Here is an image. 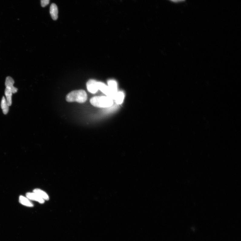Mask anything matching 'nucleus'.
Here are the masks:
<instances>
[{
  "label": "nucleus",
  "mask_w": 241,
  "mask_h": 241,
  "mask_svg": "<svg viewBox=\"0 0 241 241\" xmlns=\"http://www.w3.org/2000/svg\"><path fill=\"white\" fill-rule=\"evenodd\" d=\"M97 87L98 90H99L103 93L107 95L112 99H113L112 94L108 87L105 84L101 82H97Z\"/></svg>",
  "instance_id": "obj_4"
},
{
  "label": "nucleus",
  "mask_w": 241,
  "mask_h": 241,
  "mask_svg": "<svg viewBox=\"0 0 241 241\" xmlns=\"http://www.w3.org/2000/svg\"><path fill=\"white\" fill-rule=\"evenodd\" d=\"M50 0H41V5L43 7H45L49 4Z\"/></svg>",
  "instance_id": "obj_14"
},
{
  "label": "nucleus",
  "mask_w": 241,
  "mask_h": 241,
  "mask_svg": "<svg viewBox=\"0 0 241 241\" xmlns=\"http://www.w3.org/2000/svg\"><path fill=\"white\" fill-rule=\"evenodd\" d=\"M108 87L111 92L113 97V99H115V97L117 92V84L115 81L110 80L108 82Z\"/></svg>",
  "instance_id": "obj_8"
},
{
  "label": "nucleus",
  "mask_w": 241,
  "mask_h": 241,
  "mask_svg": "<svg viewBox=\"0 0 241 241\" xmlns=\"http://www.w3.org/2000/svg\"><path fill=\"white\" fill-rule=\"evenodd\" d=\"M170 1H172V2H177L185 1V0H170Z\"/></svg>",
  "instance_id": "obj_15"
},
{
  "label": "nucleus",
  "mask_w": 241,
  "mask_h": 241,
  "mask_svg": "<svg viewBox=\"0 0 241 241\" xmlns=\"http://www.w3.org/2000/svg\"><path fill=\"white\" fill-rule=\"evenodd\" d=\"M87 87L88 91L92 94L96 93L99 90L97 87V82L92 79L87 82Z\"/></svg>",
  "instance_id": "obj_3"
},
{
  "label": "nucleus",
  "mask_w": 241,
  "mask_h": 241,
  "mask_svg": "<svg viewBox=\"0 0 241 241\" xmlns=\"http://www.w3.org/2000/svg\"><path fill=\"white\" fill-rule=\"evenodd\" d=\"M19 202L20 203L27 207H32L34 205L29 199L25 196H21L19 197Z\"/></svg>",
  "instance_id": "obj_11"
},
{
  "label": "nucleus",
  "mask_w": 241,
  "mask_h": 241,
  "mask_svg": "<svg viewBox=\"0 0 241 241\" xmlns=\"http://www.w3.org/2000/svg\"><path fill=\"white\" fill-rule=\"evenodd\" d=\"M15 83L13 79L10 77H8L6 78L5 85L6 87H8L11 88L13 94H15L17 92L18 89L14 87V84Z\"/></svg>",
  "instance_id": "obj_6"
},
{
  "label": "nucleus",
  "mask_w": 241,
  "mask_h": 241,
  "mask_svg": "<svg viewBox=\"0 0 241 241\" xmlns=\"http://www.w3.org/2000/svg\"><path fill=\"white\" fill-rule=\"evenodd\" d=\"M124 98V94L122 92H117L116 95L115 99L116 102L118 104H121Z\"/></svg>",
  "instance_id": "obj_13"
},
{
  "label": "nucleus",
  "mask_w": 241,
  "mask_h": 241,
  "mask_svg": "<svg viewBox=\"0 0 241 241\" xmlns=\"http://www.w3.org/2000/svg\"><path fill=\"white\" fill-rule=\"evenodd\" d=\"M87 96L85 91L80 90L73 91L66 96V99L69 102L76 101L80 103H83L87 100Z\"/></svg>",
  "instance_id": "obj_1"
},
{
  "label": "nucleus",
  "mask_w": 241,
  "mask_h": 241,
  "mask_svg": "<svg viewBox=\"0 0 241 241\" xmlns=\"http://www.w3.org/2000/svg\"><path fill=\"white\" fill-rule=\"evenodd\" d=\"M27 198L31 200L36 201L40 203H44L45 200L41 198L39 196L37 195L36 193H28L26 194Z\"/></svg>",
  "instance_id": "obj_5"
},
{
  "label": "nucleus",
  "mask_w": 241,
  "mask_h": 241,
  "mask_svg": "<svg viewBox=\"0 0 241 241\" xmlns=\"http://www.w3.org/2000/svg\"><path fill=\"white\" fill-rule=\"evenodd\" d=\"M50 14L54 20H56L58 18V7L55 4H52L50 6Z\"/></svg>",
  "instance_id": "obj_7"
},
{
  "label": "nucleus",
  "mask_w": 241,
  "mask_h": 241,
  "mask_svg": "<svg viewBox=\"0 0 241 241\" xmlns=\"http://www.w3.org/2000/svg\"><path fill=\"white\" fill-rule=\"evenodd\" d=\"M9 106L7 102V100L4 96H3L1 101V107L3 113L5 115H7L9 111Z\"/></svg>",
  "instance_id": "obj_10"
},
{
  "label": "nucleus",
  "mask_w": 241,
  "mask_h": 241,
  "mask_svg": "<svg viewBox=\"0 0 241 241\" xmlns=\"http://www.w3.org/2000/svg\"><path fill=\"white\" fill-rule=\"evenodd\" d=\"M33 192L36 193V194L39 196L40 197L44 199V200H49V196L46 193L42 191V190L39 189H34Z\"/></svg>",
  "instance_id": "obj_12"
},
{
  "label": "nucleus",
  "mask_w": 241,
  "mask_h": 241,
  "mask_svg": "<svg viewBox=\"0 0 241 241\" xmlns=\"http://www.w3.org/2000/svg\"><path fill=\"white\" fill-rule=\"evenodd\" d=\"M90 102L92 105L98 107H107L112 106L113 101L107 96H95L91 98Z\"/></svg>",
  "instance_id": "obj_2"
},
{
  "label": "nucleus",
  "mask_w": 241,
  "mask_h": 241,
  "mask_svg": "<svg viewBox=\"0 0 241 241\" xmlns=\"http://www.w3.org/2000/svg\"><path fill=\"white\" fill-rule=\"evenodd\" d=\"M12 94L13 93H12L11 88L8 87H6L5 90V95L9 106H11L12 105Z\"/></svg>",
  "instance_id": "obj_9"
}]
</instances>
